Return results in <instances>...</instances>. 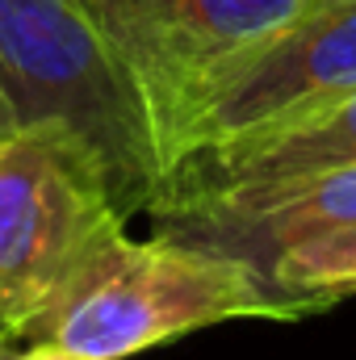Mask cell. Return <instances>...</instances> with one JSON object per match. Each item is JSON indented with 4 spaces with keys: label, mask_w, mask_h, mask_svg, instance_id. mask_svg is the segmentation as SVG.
<instances>
[{
    "label": "cell",
    "mask_w": 356,
    "mask_h": 360,
    "mask_svg": "<svg viewBox=\"0 0 356 360\" xmlns=\"http://www.w3.org/2000/svg\"><path fill=\"white\" fill-rule=\"evenodd\" d=\"M239 319L302 323L310 314L281 297L265 272L239 256L168 235H122L59 306L42 340L89 360H126Z\"/></svg>",
    "instance_id": "7a4b0ae2"
},
{
    "label": "cell",
    "mask_w": 356,
    "mask_h": 360,
    "mask_svg": "<svg viewBox=\"0 0 356 360\" xmlns=\"http://www.w3.org/2000/svg\"><path fill=\"white\" fill-rule=\"evenodd\" d=\"M265 276L281 297H289L306 314H323L356 297V222L289 243L265 269Z\"/></svg>",
    "instance_id": "ba28073f"
},
{
    "label": "cell",
    "mask_w": 356,
    "mask_h": 360,
    "mask_svg": "<svg viewBox=\"0 0 356 360\" xmlns=\"http://www.w3.org/2000/svg\"><path fill=\"white\" fill-rule=\"evenodd\" d=\"M356 164V92L340 96L289 126L256 139H239L189 160L168 188H218V184H268L327 168ZM164 188V193H168Z\"/></svg>",
    "instance_id": "52a82bcc"
},
{
    "label": "cell",
    "mask_w": 356,
    "mask_h": 360,
    "mask_svg": "<svg viewBox=\"0 0 356 360\" xmlns=\"http://www.w3.org/2000/svg\"><path fill=\"white\" fill-rule=\"evenodd\" d=\"M352 92L356 0H323L214 84L193 122L184 164L214 147L289 126Z\"/></svg>",
    "instance_id": "5b68a950"
},
{
    "label": "cell",
    "mask_w": 356,
    "mask_h": 360,
    "mask_svg": "<svg viewBox=\"0 0 356 360\" xmlns=\"http://www.w3.org/2000/svg\"><path fill=\"white\" fill-rule=\"evenodd\" d=\"M17 360H89L80 356V352H72V348H63V344H55V340H30Z\"/></svg>",
    "instance_id": "9c48e42d"
},
{
    "label": "cell",
    "mask_w": 356,
    "mask_h": 360,
    "mask_svg": "<svg viewBox=\"0 0 356 360\" xmlns=\"http://www.w3.org/2000/svg\"><path fill=\"white\" fill-rule=\"evenodd\" d=\"M126 222L96 164L72 143L34 130L0 139V331L42 340Z\"/></svg>",
    "instance_id": "3957f363"
},
{
    "label": "cell",
    "mask_w": 356,
    "mask_h": 360,
    "mask_svg": "<svg viewBox=\"0 0 356 360\" xmlns=\"http://www.w3.org/2000/svg\"><path fill=\"white\" fill-rule=\"evenodd\" d=\"M143 105L164 176L189 155L214 84L323 0H80Z\"/></svg>",
    "instance_id": "277c9868"
},
{
    "label": "cell",
    "mask_w": 356,
    "mask_h": 360,
    "mask_svg": "<svg viewBox=\"0 0 356 360\" xmlns=\"http://www.w3.org/2000/svg\"><path fill=\"white\" fill-rule=\"evenodd\" d=\"M17 352H21V340H13V335L0 331V360H17Z\"/></svg>",
    "instance_id": "30bf717a"
},
{
    "label": "cell",
    "mask_w": 356,
    "mask_h": 360,
    "mask_svg": "<svg viewBox=\"0 0 356 360\" xmlns=\"http://www.w3.org/2000/svg\"><path fill=\"white\" fill-rule=\"evenodd\" d=\"M0 101L13 130L84 151L126 218L164 197L143 105L80 0H0Z\"/></svg>",
    "instance_id": "6da1fadb"
},
{
    "label": "cell",
    "mask_w": 356,
    "mask_h": 360,
    "mask_svg": "<svg viewBox=\"0 0 356 360\" xmlns=\"http://www.w3.org/2000/svg\"><path fill=\"white\" fill-rule=\"evenodd\" d=\"M147 214L155 235L239 256L265 272L289 243L356 222V164L268 184L168 188Z\"/></svg>",
    "instance_id": "8992f818"
},
{
    "label": "cell",
    "mask_w": 356,
    "mask_h": 360,
    "mask_svg": "<svg viewBox=\"0 0 356 360\" xmlns=\"http://www.w3.org/2000/svg\"><path fill=\"white\" fill-rule=\"evenodd\" d=\"M8 134H17V130H13V117H8V109L0 101V139H8Z\"/></svg>",
    "instance_id": "8fae6325"
}]
</instances>
